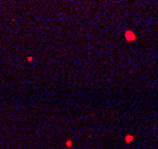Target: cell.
<instances>
[{
    "label": "cell",
    "mask_w": 158,
    "mask_h": 149,
    "mask_svg": "<svg viewBox=\"0 0 158 149\" xmlns=\"http://www.w3.org/2000/svg\"><path fill=\"white\" fill-rule=\"evenodd\" d=\"M126 140H127V141H131V140H132V136H127Z\"/></svg>",
    "instance_id": "1"
}]
</instances>
